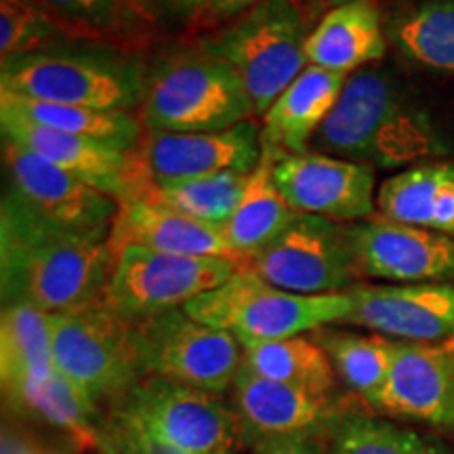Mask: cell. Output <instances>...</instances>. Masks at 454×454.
I'll use <instances>...</instances> for the list:
<instances>
[{
	"mask_svg": "<svg viewBox=\"0 0 454 454\" xmlns=\"http://www.w3.org/2000/svg\"><path fill=\"white\" fill-rule=\"evenodd\" d=\"M0 90L17 98L129 112L144 99V72L98 51L47 49L0 64Z\"/></svg>",
	"mask_w": 454,
	"mask_h": 454,
	"instance_id": "5",
	"label": "cell"
},
{
	"mask_svg": "<svg viewBox=\"0 0 454 454\" xmlns=\"http://www.w3.org/2000/svg\"><path fill=\"white\" fill-rule=\"evenodd\" d=\"M231 406L240 417L248 448L284 435H326L343 412L334 395L271 381L247 364L231 387Z\"/></svg>",
	"mask_w": 454,
	"mask_h": 454,
	"instance_id": "19",
	"label": "cell"
},
{
	"mask_svg": "<svg viewBox=\"0 0 454 454\" xmlns=\"http://www.w3.org/2000/svg\"><path fill=\"white\" fill-rule=\"evenodd\" d=\"M0 107H7L27 121L43 124V127L104 141V144L121 147V150H135L144 141L141 122L130 112L47 104V101L17 98V95L3 93V90H0Z\"/></svg>",
	"mask_w": 454,
	"mask_h": 454,
	"instance_id": "28",
	"label": "cell"
},
{
	"mask_svg": "<svg viewBox=\"0 0 454 454\" xmlns=\"http://www.w3.org/2000/svg\"><path fill=\"white\" fill-rule=\"evenodd\" d=\"M160 3L179 17H202L208 0H160Z\"/></svg>",
	"mask_w": 454,
	"mask_h": 454,
	"instance_id": "38",
	"label": "cell"
},
{
	"mask_svg": "<svg viewBox=\"0 0 454 454\" xmlns=\"http://www.w3.org/2000/svg\"><path fill=\"white\" fill-rule=\"evenodd\" d=\"M118 411L129 412L187 454H242L248 448L240 417L223 395L145 377Z\"/></svg>",
	"mask_w": 454,
	"mask_h": 454,
	"instance_id": "11",
	"label": "cell"
},
{
	"mask_svg": "<svg viewBox=\"0 0 454 454\" xmlns=\"http://www.w3.org/2000/svg\"><path fill=\"white\" fill-rule=\"evenodd\" d=\"M101 454H187L147 429L129 412L114 408L99 421Z\"/></svg>",
	"mask_w": 454,
	"mask_h": 454,
	"instance_id": "35",
	"label": "cell"
},
{
	"mask_svg": "<svg viewBox=\"0 0 454 454\" xmlns=\"http://www.w3.org/2000/svg\"><path fill=\"white\" fill-rule=\"evenodd\" d=\"M274 179L297 213L349 223L372 217L377 208V175L371 164L308 150L278 156Z\"/></svg>",
	"mask_w": 454,
	"mask_h": 454,
	"instance_id": "13",
	"label": "cell"
},
{
	"mask_svg": "<svg viewBox=\"0 0 454 454\" xmlns=\"http://www.w3.org/2000/svg\"><path fill=\"white\" fill-rule=\"evenodd\" d=\"M254 114L240 74L207 51L179 53L152 74L141 99L147 133H207Z\"/></svg>",
	"mask_w": 454,
	"mask_h": 454,
	"instance_id": "4",
	"label": "cell"
},
{
	"mask_svg": "<svg viewBox=\"0 0 454 454\" xmlns=\"http://www.w3.org/2000/svg\"><path fill=\"white\" fill-rule=\"evenodd\" d=\"M326 454H450L440 438L374 412L343 411L326 431Z\"/></svg>",
	"mask_w": 454,
	"mask_h": 454,
	"instance_id": "31",
	"label": "cell"
},
{
	"mask_svg": "<svg viewBox=\"0 0 454 454\" xmlns=\"http://www.w3.org/2000/svg\"><path fill=\"white\" fill-rule=\"evenodd\" d=\"M4 400L15 412L32 414L66 431L82 452L99 448V421L104 414L57 368L47 377L27 379L7 389Z\"/></svg>",
	"mask_w": 454,
	"mask_h": 454,
	"instance_id": "24",
	"label": "cell"
},
{
	"mask_svg": "<svg viewBox=\"0 0 454 454\" xmlns=\"http://www.w3.org/2000/svg\"><path fill=\"white\" fill-rule=\"evenodd\" d=\"M184 311L202 325L231 333L238 340H274L343 325L351 311V299L348 291H282L242 265L221 286L190 301Z\"/></svg>",
	"mask_w": 454,
	"mask_h": 454,
	"instance_id": "3",
	"label": "cell"
},
{
	"mask_svg": "<svg viewBox=\"0 0 454 454\" xmlns=\"http://www.w3.org/2000/svg\"><path fill=\"white\" fill-rule=\"evenodd\" d=\"M311 145L322 154L379 168L406 167L444 152L429 114L381 70L351 74Z\"/></svg>",
	"mask_w": 454,
	"mask_h": 454,
	"instance_id": "2",
	"label": "cell"
},
{
	"mask_svg": "<svg viewBox=\"0 0 454 454\" xmlns=\"http://www.w3.org/2000/svg\"><path fill=\"white\" fill-rule=\"evenodd\" d=\"M305 13L294 0H263L236 17L200 49L240 74L253 110L265 116L284 89L305 70Z\"/></svg>",
	"mask_w": 454,
	"mask_h": 454,
	"instance_id": "6",
	"label": "cell"
},
{
	"mask_svg": "<svg viewBox=\"0 0 454 454\" xmlns=\"http://www.w3.org/2000/svg\"><path fill=\"white\" fill-rule=\"evenodd\" d=\"M55 371L51 314L27 303H11L0 317L3 391Z\"/></svg>",
	"mask_w": 454,
	"mask_h": 454,
	"instance_id": "26",
	"label": "cell"
},
{
	"mask_svg": "<svg viewBox=\"0 0 454 454\" xmlns=\"http://www.w3.org/2000/svg\"><path fill=\"white\" fill-rule=\"evenodd\" d=\"M311 339L325 349L340 383L362 402L371 400L387 381L395 340L381 334H357L322 326Z\"/></svg>",
	"mask_w": 454,
	"mask_h": 454,
	"instance_id": "30",
	"label": "cell"
},
{
	"mask_svg": "<svg viewBox=\"0 0 454 454\" xmlns=\"http://www.w3.org/2000/svg\"><path fill=\"white\" fill-rule=\"evenodd\" d=\"M381 217L454 238V164L425 162L385 179L377 192Z\"/></svg>",
	"mask_w": 454,
	"mask_h": 454,
	"instance_id": "23",
	"label": "cell"
},
{
	"mask_svg": "<svg viewBox=\"0 0 454 454\" xmlns=\"http://www.w3.org/2000/svg\"><path fill=\"white\" fill-rule=\"evenodd\" d=\"M259 3H263V0H208L207 11H204L202 17L204 21L236 20V17L257 7Z\"/></svg>",
	"mask_w": 454,
	"mask_h": 454,
	"instance_id": "37",
	"label": "cell"
},
{
	"mask_svg": "<svg viewBox=\"0 0 454 454\" xmlns=\"http://www.w3.org/2000/svg\"><path fill=\"white\" fill-rule=\"evenodd\" d=\"M299 7L303 11V7L308 9V13L316 15L320 13V11H333L337 7H343V4H351V3H357V0H299Z\"/></svg>",
	"mask_w": 454,
	"mask_h": 454,
	"instance_id": "39",
	"label": "cell"
},
{
	"mask_svg": "<svg viewBox=\"0 0 454 454\" xmlns=\"http://www.w3.org/2000/svg\"><path fill=\"white\" fill-rule=\"evenodd\" d=\"M55 368L95 406L122 404L141 379L135 354L133 325L104 303V299L64 314H51Z\"/></svg>",
	"mask_w": 454,
	"mask_h": 454,
	"instance_id": "7",
	"label": "cell"
},
{
	"mask_svg": "<svg viewBox=\"0 0 454 454\" xmlns=\"http://www.w3.org/2000/svg\"><path fill=\"white\" fill-rule=\"evenodd\" d=\"M274 160V156L263 152L259 167L248 175L247 187L234 215L227 219V223L221 225L225 242L242 263L268 247L297 215L278 190Z\"/></svg>",
	"mask_w": 454,
	"mask_h": 454,
	"instance_id": "25",
	"label": "cell"
},
{
	"mask_svg": "<svg viewBox=\"0 0 454 454\" xmlns=\"http://www.w3.org/2000/svg\"><path fill=\"white\" fill-rule=\"evenodd\" d=\"M387 51L381 13L372 0H357L322 15L305 41L308 66L349 76Z\"/></svg>",
	"mask_w": 454,
	"mask_h": 454,
	"instance_id": "22",
	"label": "cell"
},
{
	"mask_svg": "<svg viewBox=\"0 0 454 454\" xmlns=\"http://www.w3.org/2000/svg\"><path fill=\"white\" fill-rule=\"evenodd\" d=\"M240 263L223 257H181L144 247H124L116 253L104 303L129 325L170 309L230 280Z\"/></svg>",
	"mask_w": 454,
	"mask_h": 454,
	"instance_id": "9",
	"label": "cell"
},
{
	"mask_svg": "<svg viewBox=\"0 0 454 454\" xmlns=\"http://www.w3.org/2000/svg\"><path fill=\"white\" fill-rule=\"evenodd\" d=\"M139 154L150 184H167L225 170L253 173L263 158V144L257 124L247 121L207 133H150Z\"/></svg>",
	"mask_w": 454,
	"mask_h": 454,
	"instance_id": "18",
	"label": "cell"
},
{
	"mask_svg": "<svg viewBox=\"0 0 454 454\" xmlns=\"http://www.w3.org/2000/svg\"><path fill=\"white\" fill-rule=\"evenodd\" d=\"M0 127L4 139L27 147L47 162L87 181L118 204L137 200L150 185L139 145L135 150H121L104 141L43 127L7 107H0Z\"/></svg>",
	"mask_w": 454,
	"mask_h": 454,
	"instance_id": "12",
	"label": "cell"
},
{
	"mask_svg": "<svg viewBox=\"0 0 454 454\" xmlns=\"http://www.w3.org/2000/svg\"><path fill=\"white\" fill-rule=\"evenodd\" d=\"M248 454H326V435L301 434L261 440L248 448Z\"/></svg>",
	"mask_w": 454,
	"mask_h": 454,
	"instance_id": "36",
	"label": "cell"
},
{
	"mask_svg": "<svg viewBox=\"0 0 454 454\" xmlns=\"http://www.w3.org/2000/svg\"><path fill=\"white\" fill-rule=\"evenodd\" d=\"M244 364L261 377L293 387L333 395L337 372L325 349L311 337L274 340H240Z\"/></svg>",
	"mask_w": 454,
	"mask_h": 454,
	"instance_id": "27",
	"label": "cell"
},
{
	"mask_svg": "<svg viewBox=\"0 0 454 454\" xmlns=\"http://www.w3.org/2000/svg\"><path fill=\"white\" fill-rule=\"evenodd\" d=\"M127 3L135 11H137L141 17H144L147 24H150V21L154 20V3H156V0H127Z\"/></svg>",
	"mask_w": 454,
	"mask_h": 454,
	"instance_id": "40",
	"label": "cell"
},
{
	"mask_svg": "<svg viewBox=\"0 0 454 454\" xmlns=\"http://www.w3.org/2000/svg\"><path fill=\"white\" fill-rule=\"evenodd\" d=\"M389 38L412 64L454 74V0H423L387 26Z\"/></svg>",
	"mask_w": 454,
	"mask_h": 454,
	"instance_id": "29",
	"label": "cell"
},
{
	"mask_svg": "<svg viewBox=\"0 0 454 454\" xmlns=\"http://www.w3.org/2000/svg\"><path fill=\"white\" fill-rule=\"evenodd\" d=\"M362 276L395 284L454 280V238L374 217L349 225Z\"/></svg>",
	"mask_w": 454,
	"mask_h": 454,
	"instance_id": "17",
	"label": "cell"
},
{
	"mask_svg": "<svg viewBox=\"0 0 454 454\" xmlns=\"http://www.w3.org/2000/svg\"><path fill=\"white\" fill-rule=\"evenodd\" d=\"M366 406L379 417L454 431V349L395 340L387 381Z\"/></svg>",
	"mask_w": 454,
	"mask_h": 454,
	"instance_id": "15",
	"label": "cell"
},
{
	"mask_svg": "<svg viewBox=\"0 0 454 454\" xmlns=\"http://www.w3.org/2000/svg\"><path fill=\"white\" fill-rule=\"evenodd\" d=\"M349 76L316 66H305L294 81L282 90L263 116L261 144L270 156L308 152L317 129L337 106Z\"/></svg>",
	"mask_w": 454,
	"mask_h": 454,
	"instance_id": "20",
	"label": "cell"
},
{
	"mask_svg": "<svg viewBox=\"0 0 454 454\" xmlns=\"http://www.w3.org/2000/svg\"><path fill=\"white\" fill-rule=\"evenodd\" d=\"M248 175L251 173L225 170V173L207 175V177L150 184L137 200L158 204L202 223L221 227L234 215L247 187Z\"/></svg>",
	"mask_w": 454,
	"mask_h": 454,
	"instance_id": "32",
	"label": "cell"
},
{
	"mask_svg": "<svg viewBox=\"0 0 454 454\" xmlns=\"http://www.w3.org/2000/svg\"><path fill=\"white\" fill-rule=\"evenodd\" d=\"M66 32L34 0H0V59L53 49Z\"/></svg>",
	"mask_w": 454,
	"mask_h": 454,
	"instance_id": "34",
	"label": "cell"
},
{
	"mask_svg": "<svg viewBox=\"0 0 454 454\" xmlns=\"http://www.w3.org/2000/svg\"><path fill=\"white\" fill-rule=\"evenodd\" d=\"M343 325L394 340L435 343L454 337V284H356Z\"/></svg>",
	"mask_w": 454,
	"mask_h": 454,
	"instance_id": "16",
	"label": "cell"
},
{
	"mask_svg": "<svg viewBox=\"0 0 454 454\" xmlns=\"http://www.w3.org/2000/svg\"><path fill=\"white\" fill-rule=\"evenodd\" d=\"M70 36L89 41H130L147 21L127 0H34Z\"/></svg>",
	"mask_w": 454,
	"mask_h": 454,
	"instance_id": "33",
	"label": "cell"
},
{
	"mask_svg": "<svg viewBox=\"0 0 454 454\" xmlns=\"http://www.w3.org/2000/svg\"><path fill=\"white\" fill-rule=\"evenodd\" d=\"M114 253L124 247H144L181 257H223L244 265L225 242L221 227L150 202H122L112 225Z\"/></svg>",
	"mask_w": 454,
	"mask_h": 454,
	"instance_id": "21",
	"label": "cell"
},
{
	"mask_svg": "<svg viewBox=\"0 0 454 454\" xmlns=\"http://www.w3.org/2000/svg\"><path fill=\"white\" fill-rule=\"evenodd\" d=\"M9 190L49 223L76 231H110L121 204L15 141H3Z\"/></svg>",
	"mask_w": 454,
	"mask_h": 454,
	"instance_id": "14",
	"label": "cell"
},
{
	"mask_svg": "<svg viewBox=\"0 0 454 454\" xmlns=\"http://www.w3.org/2000/svg\"><path fill=\"white\" fill-rule=\"evenodd\" d=\"M141 377H158L223 395L244 366V348L231 333L170 309L133 325Z\"/></svg>",
	"mask_w": 454,
	"mask_h": 454,
	"instance_id": "8",
	"label": "cell"
},
{
	"mask_svg": "<svg viewBox=\"0 0 454 454\" xmlns=\"http://www.w3.org/2000/svg\"><path fill=\"white\" fill-rule=\"evenodd\" d=\"M110 236L49 223L9 190L0 215L3 303L64 314L99 301L116 265Z\"/></svg>",
	"mask_w": 454,
	"mask_h": 454,
	"instance_id": "1",
	"label": "cell"
},
{
	"mask_svg": "<svg viewBox=\"0 0 454 454\" xmlns=\"http://www.w3.org/2000/svg\"><path fill=\"white\" fill-rule=\"evenodd\" d=\"M244 268L297 294L345 293L362 278L349 227L308 213L294 215Z\"/></svg>",
	"mask_w": 454,
	"mask_h": 454,
	"instance_id": "10",
	"label": "cell"
}]
</instances>
